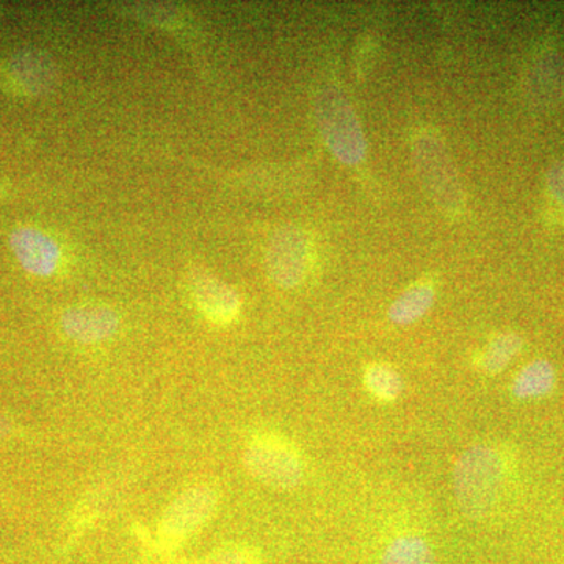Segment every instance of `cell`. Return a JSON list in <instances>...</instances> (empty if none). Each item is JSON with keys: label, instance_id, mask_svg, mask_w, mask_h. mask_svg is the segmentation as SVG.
I'll use <instances>...</instances> for the list:
<instances>
[{"label": "cell", "instance_id": "obj_1", "mask_svg": "<svg viewBox=\"0 0 564 564\" xmlns=\"http://www.w3.org/2000/svg\"><path fill=\"white\" fill-rule=\"evenodd\" d=\"M507 456L491 445H474L458 459L454 489L459 510L467 518H486L502 496L508 474Z\"/></svg>", "mask_w": 564, "mask_h": 564}, {"label": "cell", "instance_id": "obj_2", "mask_svg": "<svg viewBox=\"0 0 564 564\" xmlns=\"http://www.w3.org/2000/svg\"><path fill=\"white\" fill-rule=\"evenodd\" d=\"M243 464L251 477L274 489L296 488L306 473L300 448L276 433L254 434L245 447Z\"/></svg>", "mask_w": 564, "mask_h": 564}, {"label": "cell", "instance_id": "obj_3", "mask_svg": "<svg viewBox=\"0 0 564 564\" xmlns=\"http://www.w3.org/2000/svg\"><path fill=\"white\" fill-rule=\"evenodd\" d=\"M413 151L419 176L430 198L448 217H459L466 207V196L443 140L436 133L421 132L415 137Z\"/></svg>", "mask_w": 564, "mask_h": 564}, {"label": "cell", "instance_id": "obj_4", "mask_svg": "<svg viewBox=\"0 0 564 564\" xmlns=\"http://www.w3.org/2000/svg\"><path fill=\"white\" fill-rule=\"evenodd\" d=\"M315 117L323 140L337 161L345 165L362 162L367 152L366 135L343 93L334 87L323 88L315 99Z\"/></svg>", "mask_w": 564, "mask_h": 564}, {"label": "cell", "instance_id": "obj_5", "mask_svg": "<svg viewBox=\"0 0 564 564\" xmlns=\"http://www.w3.org/2000/svg\"><path fill=\"white\" fill-rule=\"evenodd\" d=\"M220 494L212 485L184 489L163 511L158 527L162 551H176L188 538L199 532L217 511Z\"/></svg>", "mask_w": 564, "mask_h": 564}, {"label": "cell", "instance_id": "obj_6", "mask_svg": "<svg viewBox=\"0 0 564 564\" xmlns=\"http://www.w3.org/2000/svg\"><path fill=\"white\" fill-rule=\"evenodd\" d=\"M267 270L282 289L302 284L310 270V242L302 229L284 226L273 234L267 248Z\"/></svg>", "mask_w": 564, "mask_h": 564}, {"label": "cell", "instance_id": "obj_7", "mask_svg": "<svg viewBox=\"0 0 564 564\" xmlns=\"http://www.w3.org/2000/svg\"><path fill=\"white\" fill-rule=\"evenodd\" d=\"M0 76L10 91L25 96L43 95L55 84V66L43 52L22 51L3 63Z\"/></svg>", "mask_w": 564, "mask_h": 564}, {"label": "cell", "instance_id": "obj_8", "mask_svg": "<svg viewBox=\"0 0 564 564\" xmlns=\"http://www.w3.org/2000/svg\"><path fill=\"white\" fill-rule=\"evenodd\" d=\"M120 328V317L104 304L70 307L62 317V329L77 344L93 345L109 340Z\"/></svg>", "mask_w": 564, "mask_h": 564}, {"label": "cell", "instance_id": "obj_9", "mask_svg": "<svg viewBox=\"0 0 564 564\" xmlns=\"http://www.w3.org/2000/svg\"><path fill=\"white\" fill-rule=\"evenodd\" d=\"M191 292L204 317L217 325H228L240 314L239 293L210 274L196 272L191 278Z\"/></svg>", "mask_w": 564, "mask_h": 564}, {"label": "cell", "instance_id": "obj_10", "mask_svg": "<svg viewBox=\"0 0 564 564\" xmlns=\"http://www.w3.org/2000/svg\"><path fill=\"white\" fill-rule=\"evenodd\" d=\"M10 247L25 272L46 278L57 270L61 250L50 236L39 229H17L11 234Z\"/></svg>", "mask_w": 564, "mask_h": 564}, {"label": "cell", "instance_id": "obj_11", "mask_svg": "<svg viewBox=\"0 0 564 564\" xmlns=\"http://www.w3.org/2000/svg\"><path fill=\"white\" fill-rule=\"evenodd\" d=\"M434 300H436V291L430 282H417L406 289L392 303L389 310V321L395 325H411V323L421 321L423 315L432 310Z\"/></svg>", "mask_w": 564, "mask_h": 564}, {"label": "cell", "instance_id": "obj_12", "mask_svg": "<svg viewBox=\"0 0 564 564\" xmlns=\"http://www.w3.org/2000/svg\"><path fill=\"white\" fill-rule=\"evenodd\" d=\"M362 380L367 392L378 402L392 403L402 395V375L397 372L391 364H369L364 370Z\"/></svg>", "mask_w": 564, "mask_h": 564}, {"label": "cell", "instance_id": "obj_13", "mask_svg": "<svg viewBox=\"0 0 564 564\" xmlns=\"http://www.w3.org/2000/svg\"><path fill=\"white\" fill-rule=\"evenodd\" d=\"M432 545L419 534H402L384 549L381 564H434Z\"/></svg>", "mask_w": 564, "mask_h": 564}, {"label": "cell", "instance_id": "obj_14", "mask_svg": "<svg viewBox=\"0 0 564 564\" xmlns=\"http://www.w3.org/2000/svg\"><path fill=\"white\" fill-rule=\"evenodd\" d=\"M555 386V370L547 361L529 364L516 377L513 393L518 399H538L547 395Z\"/></svg>", "mask_w": 564, "mask_h": 564}, {"label": "cell", "instance_id": "obj_15", "mask_svg": "<svg viewBox=\"0 0 564 564\" xmlns=\"http://www.w3.org/2000/svg\"><path fill=\"white\" fill-rule=\"evenodd\" d=\"M521 347L522 340L518 334H499L478 355V369L489 375L502 372L505 367L513 361L514 356L521 351Z\"/></svg>", "mask_w": 564, "mask_h": 564}, {"label": "cell", "instance_id": "obj_16", "mask_svg": "<svg viewBox=\"0 0 564 564\" xmlns=\"http://www.w3.org/2000/svg\"><path fill=\"white\" fill-rule=\"evenodd\" d=\"M191 564H259V552L247 544H229Z\"/></svg>", "mask_w": 564, "mask_h": 564}, {"label": "cell", "instance_id": "obj_17", "mask_svg": "<svg viewBox=\"0 0 564 564\" xmlns=\"http://www.w3.org/2000/svg\"><path fill=\"white\" fill-rule=\"evenodd\" d=\"M547 185L555 202L564 209V161L556 163L549 172Z\"/></svg>", "mask_w": 564, "mask_h": 564}]
</instances>
